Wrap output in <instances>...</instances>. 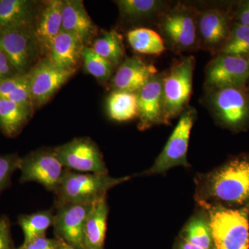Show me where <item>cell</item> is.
Listing matches in <instances>:
<instances>
[{"instance_id":"obj_11","label":"cell","mask_w":249,"mask_h":249,"mask_svg":"<svg viewBox=\"0 0 249 249\" xmlns=\"http://www.w3.org/2000/svg\"><path fill=\"white\" fill-rule=\"evenodd\" d=\"M65 169L78 173L108 174L98 145L89 138H76L54 148Z\"/></svg>"},{"instance_id":"obj_6","label":"cell","mask_w":249,"mask_h":249,"mask_svg":"<svg viewBox=\"0 0 249 249\" xmlns=\"http://www.w3.org/2000/svg\"><path fill=\"white\" fill-rule=\"evenodd\" d=\"M196 60L193 55H184L164 71L163 93L165 124L179 116L189 107L193 93V76Z\"/></svg>"},{"instance_id":"obj_17","label":"cell","mask_w":249,"mask_h":249,"mask_svg":"<svg viewBox=\"0 0 249 249\" xmlns=\"http://www.w3.org/2000/svg\"><path fill=\"white\" fill-rule=\"evenodd\" d=\"M62 31L76 36L86 47L97 35V27L87 12L81 0H64Z\"/></svg>"},{"instance_id":"obj_25","label":"cell","mask_w":249,"mask_h":249,"mask_svg":"<svg viewBox=\"0 0 249 249\" xmlns=\"http://www.w3.org/2000/svg\"><path fill=\"white\" fill-rule=\"evenodd\" d=\"M107 110L109 118L119 122L138 118L137 93L114 90L108 96Z\"/></svg>"},{"instance_id":"obj_31","label":"cell","mask_w":249,"mask_h":249,"mask_svg":"<svg viewBox=\"0 0 249 249\" xmlns=\"http://www.w3.org/2000/svg\"><path fill=\"white\" fill-rule=\"evenodd\" d=\"M21 157L18 154L0 155V196L11 183V178L19 168Z\"/></svg>"},{"instance_id":"obj_34","label":"cell","mask_w":249,"mask_h":249,"mask_svg":"<svg viewBox=\"0 0 249 249\" xmlns=\"http://www.w3.org/2000/svg\"><path fill=\"white\" fill-rule=\"evenodd\" d=\"M61 240L59 239L47 238L46 236L38 237L28 243L24 247L17 249H57Z\"/></svg>"},{"instance_id":"obj_33","label":"cell","mask_w":249,"mask_h":249,"mask_svg":"<svg viewBox=\"0 0 249 249\" xmlns=\"http://www.w3.org/2000/svg\"><path fill=\"white\" fill-rule=\"evenodd\" d=\"M233 19L236 24L249 27V0L235 1Z\"/></svg>"},{"instance_id":"obj_5","label":"cell","mask_w":249,"mask_h":249,"mask_svg":"<svg viewBox=\"0 0 249 249\" xmlns=\"http://www.w3.org/2000/svg\"><path fill=\"white\" fill-rule=\"evenodd\" d=\"M204 205L209 211L213 249H249V204L240 209Z\"/></svg>"},{"instance_id":"obj_15","label":"cell","mask_w":249,"mask_h":249,"mask_svg":"<svg viewBox=\"0 0 249 249\" xmlns=\"http://www.w3.org/2000/svg\"><path fill=\"white\" fill-rule=\"evenodd\" d=\"M159 72L137 93L139 130L145 131L157 124H165L163 78Z\"/></svg>"},{"instance_id":"obj_9","label":"cell","mask_w":249,"mask_h":249,"mask_svg":"<svg viewBox=\"0 0 249 249\" xmlns=\"http://www.w3.org/2000/svg\"><path fill=\"white\" fill-rule=\"evenodd\" d=\"M19 182H37L47 191L55 192L65 168L53 149H40L21 158Z\"/></svg>"},{"instance_id":"obj_2","label":"cell","mask_w":249,"mask_h":249,"mask_svg":"<svg viewBox=\"0 0 249 249\" xmlns=\"http://www.w3.org/2000/svg\"><path fill=\"white\" fill-rule=\"evenodd\" d=\"M129 178H114L108 174L78 173L65 169L56 191L55 206L65 204H94L106 198L113 187Z\"/></svg>"},{"instance_id":"obj_36","label":"cell","mask_w":249,"mask_h":249,"mask_svg":"<svg viewBox=\"0 0 249 249\" xmlns=\"http://www.w3.org/2000/svg\"><path fill=\"white\" fill-rule=\"evenodd\" d=\"M180 249H203L200 248V247H196V246H195L192 245V244L190 243V242H187V241H185L183 243L181 244V246H180Z\"/></svg>"},{"instance_id":"obj_30","label":"cell","mask_w":249,"mask_h":249,"mask_svg":"<svg viewBox=\"0 0 249 249\" xmlns=\"http://www.w3.org/2000/svg\"><path fill=\"white\" fill-rule=\"evenodd\" d=\"M187 242L203 249H213V240L209 222L201 218L192 220L186 229Z\"/></svg>"},{"instance_id":"obj_35","label":"cell","mask_w":249,"mask_h":249,"mask_svg":"<svg viewBox=\"0 0 249 249\" xmlns=\"http://www.w3.org/2000/svg\"><path fill=\"white\" fill-rule=\"evenodd\" d=\"M17 73L9 59L0 51V81L11 78Z\"/></svg>"},{"instance_id":"obj_8","label":"cell","mask_w":249,"mask_h":249,"mask_svg":"<svg viewBox=\"0 0 249 249\" xmlns=\"http://www.w3.org/2000/svg\"><path fill=\"white\" fill-rule=\"evenodd\" d=\"M196 116V108L191 106L183 111L164 148L148 170L150 175L162 173L178 165L188 166L187 152L190 136Z\"/></svg>"},{"instance_id":"obj_22","label":"cell","mask_w":249,"mask_h":249,"mask_svg":"<svg viewBox=\"0 0 249 249\" xmlns=\"http://www.w3.org/2000/svg\"><path fill=\"white\" fill-rule=\"evenodd\" d=\"M109 207L106 198L93 204L85 228L87 249H104Z\"/></svg>"},{"instance_id":"obj_23","label":"cell","mask_w":249,"mask_h":249,"mask_svg":"<svg viewBox=\"0 0 249 249\" xmlns=\"http://www.w3.org/2000/svg\"><path fill=\"white\" fill-rule=\"evenodd\" d=\"M33 112V108L0 98V130L9 138L17 137Z\"/></svg>"},{"instance_id":"obj_21","label":"cell","mask_w":249,"mask_h":249,"mask_svg":"<svg viewBox=\"0 0 249 249\" xmlns=\"http://www.w3.org/2000/svg\"><path fill=\"white\" fill-rule=\"evenodd\" d=\"M37 1L0 0V31L21 26H34L37 17Z\"/></svg>"},{"instance_id":"obj_12","label":"cell","mask_w":249,"mask_h":249,"mask_svg":"<svg viewBox=\"0 0 249 249\" xmlns=\"http://www.w3.org/2000/svg\"><path fill=\"white\" fill-rule=\"evenodd\" d=\"M249 84V58L217 54L205 69L204 91Z\"/></svg>"},{"instance_id":"obj_19","label":"cell","mask_w":249,"mask_h":249,"mask_svg":"<svg viewBox=\"0 0 249 249\" xmlns=\"http://www.w3.org/2000/svg\"><path fill=\"white\" fill-rule=\"evenodd\" d=\"M121 18L126 22L147 23L156 28L157 22L171 5V1L162 0H117Z\"/></svg>"},{"instance_id":"obj_27","label":"cell","mask_w":249,"mask_h":249,"mask_svg":"<svg viewBox=\"0 0 249 249\" xmlns=\"http://www.w3.org/2000/svg\"><path fill=\"white\" fill-rule=\"evenodd\" d=\"M91 48L114 67H119L125 58L124 37L116 30L106 31L95 40Z\"/></svg>"},{"instance_id":"obj_20","label":"cell","mask_w":249,"mask_h":249,"mask_svg":"<svg viewBox=\"0 0 249 249\" xmlns=\"http://www.w3.org/2000/svg\"><path fill=\"white\" fill-rule=\"evenodd\" d=\"M85 47L86 46L76 36L61 31L52 42L48 58L60 68L77 70Z\"/></svg>"},{"instance_id":"obj_29","label":"cell","mask_w":249,"mask_h":249,"mask_svg":"<svg viewBox=\"0 0 249 249\" xmlns=\"http://www.w3.org/2000/svg\"><path fill=\"white\" fill-rule=\"evenodd\" d=\"M219 54L249 58V27L234 23L230 36Z\"/></svg>"},{"instance_id":"obj_37","label":"cell","mask_w":249,"mask_h":249,"mask_svg":"<svg viewBox=\"0 0 249 249\" xmlns=\"http://www.w3.org/2000/svg\"><path fill=\"white\" fill-rule=\"evenodd\" d=\"M57 249H76L73 248V247H71V246L67 245V244L65 243V242H60V245H59L58 248Z\"/></svg>"},{"instance_id":"obj_7","label":"cell","mask_w":249,"mask_h":249,"mask_svg":"<svg viewBox=\"0 0 249 249\" xmlns=\"http://www.w3.org/2000/svg\"><path fill=\"white\" fill-rule=\"evenodd\" d=\"M235 1L224 6L198 9L197 37L199 49L215 56L230 36L233 27Z\"/></svg>"},{"instance_id":"obj_4","label":"cell","mask_w":249,"mask_h":249,"mask_svg":"<svg viewBox=\"0 0 249 249\" xmlns=\"http://www.w3.org/2000/svg\"><path fill=\"white\" fill-rule=\"evenodd\" d=\"M207 193L227 204H249V155L235 157L211 174Z\"/></svg>"},{"instance_id":"obj_24","label":"cell","mask_w":249,"mask_h":249,"mask_svg":"<svg viewBox=\"0 0 249 249\" xmlns=\"http://www.w3.org/2000/svg\"><path fill=\"white\" fill-rule=\"evenodd\" d=\"M131 48L137 53L145 55H160L165 50L164 41L158 31L150 27H137L126 34Z\"/></svg>"},{"instance_id":"obj_13","label":"cell","mask_w":249,"mask_h":249,"mask_svg":"<svg viewBox=\"0 0 249 249\" xmlns=\"http://www.w3.org/2000/svg\"><path fill=\"white\" fill-rule=\"evenodd\" d=\"M76 70H64L55 66L48 58L34 65L29 74V83L34 107H40L71 78Z\"/></svg>"},{"instance_id":"obj_18","label":"cell","mask_w":249,"mask_h":249,"mask_svg":"<svg viewBox=\"0 0 249 249\" xmlns=\"http://www.w3.org/2000/svg\"><path fill=\"white\" fill-rule=\"evenodd\" d=\"M62 0L48 1L36 17L34 36L42 53H49L52 42L62 31Z\"/></svg>"},{"instance_id":"obj_14","label":"cell","mask_w":249,"mask_h":249,"mask_svg":"<svg viewBox=\"0 0 249 249\" xmlns=\"http://www.w3.org/2000/svg\"><path fill=\"white\" fill-rule=\"evenodd\" d=\"M93 204H65L56 206L53 227L55 238L76 249H87L85 228Z\"/></svg>"},{"instance_id":"obj_32","label":"cell","mask_w":249,"mask_h":249,"mask_svg":"<svg viewBox=\"0 0 249 249\" xmlns=\"http://www.w3.org/2000/svg\"><path fill=\"white\" fill-rule=\"evenodd\" d=\"M11 224L7 216L0 215V249H17L11 236Z\"/></svg>"},{"instance_id":"obj_3","label":"cell","mask_w":249,"mask_h":249,"mask_svg":"<svg viewBox=\"0 0 249 249\" xmlns=\"http://www.w3.org/2000/svg\"><path fill=\"white\" fill-rule=\"evenodd\" d=\"M201 102L224 127L240 131L249 125V84L206 90Z\"/></svg>"},{"instance_id":"obj_16","label":"cell","mask_w":249,"mask_h":249,"mask_svg":"<svg viewBox=\"0 0 249 249\" xmlns=\"http://www.w3.org/2000/svg\"><path fill=\"white\" fill-rule=\"evenodd\" d=\"M158 73L153 64L137 56L127 57L117 67L111 80V89L137 93Z\"/></svg>"},{"instance_id":"obj_26","label":"cell","mask_w":249,"mask_h":249,"mask_svg":"<svg viewBox=\"0 0 249 249\" xmlns=\"http://www.w3.org/2000/svg\"><path fill=\"white\" fill-rule=\"evenodd\" d=\"M54 217L55 214L50 210L20 214L18 218V224L24 234V242L20 247H24L31 241L46 236L49 228L53 226Z\"/></svg>"},{"instance_id":"obj_28","label":"cell","mask_w":249,"mask_h":249,"mask_svg":"<svg viewBox=\"0 0 249 249\" xmlns=\"http://www.w3.org/2000/svg\"><path fill=\"white\" fill-rule=\"evenodd\" d=\"M82 59L84 61L86 71L100 81L106 83L112 76L115 67L111 62L96 53L91 47H85Z\"/></svg>"},{"instance_id":"obj_10","label":"cell","mask_w":249,"mask_h":249,"mask_svg":"<svg viewBox=\"0 0 249 249\" xmlns=\"http://www.w3.org/2000/svg\"><path fill=\"white\" fill-rule=\"evenodd\" d=\"M0 51L19 74H25L34 67L39 48L34 26H21L0 31Z\"/></svg>"},{"instance_id":"obj_1","label":"cell","mask_w":249,"mask_h":249,"mask_svg":"<svg viewBox=\"0 0 249 249\" xmlns=\"http://www.w3.org/2000/svg\"><path fill=\"white\" fill-rule=\"evenodd\" d=\"M198 8L188 3H173L157 22L156 29L165 47L174 53L199 50L197 37Z\"/></svg>"}]
</instances>
